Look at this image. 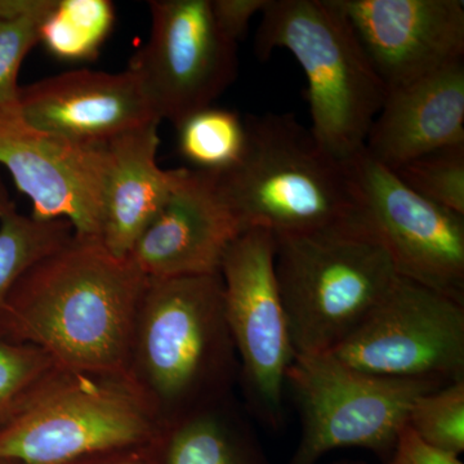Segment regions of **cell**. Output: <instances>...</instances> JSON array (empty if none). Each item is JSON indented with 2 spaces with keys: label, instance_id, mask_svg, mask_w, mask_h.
<instances>
[{
  "label": "cell",
  "instance_id": "15",
  "mask_svg": "<svg viewBox=\"0 0 464 464\" xmlns=\"http://www.w3.org/2000/svg\"><path fill=\"white\" fill-rule=\"evenodd\" d=\"M241 234L217 190L215 173L186 168L128 257L148 279L219 274L226 252Z\"/></svg>",
  "mask_w": 464,
  "mask_h": 464
},
{
  "label": "cell",
  "instance_id": "19",
  "mask_svg": "<svg viewBox=\"0 0 464 464\" xmlns=\"http://www.w3.org/2000/svg\"><path fill=\"white\" fill-rule=\"evenodd\" d=\"M72 235V225L63 219L41 221L21 215L7 197L0 200V308L21 276Z\"/></svg>",
  "mask_w": 464,
  "mask_h": 464
},
{
  "label": "cell",
  "instance_id": "6",
  "mask_svg": "<svg viewBox=\"0 0 464 464\" xmlns=\"http://www.w3.org/2000/svg\"><path fill=\"white\" fill-rule=\"evenodd\" d=\"M164 433L130 382L60 369L0 427V462L76 464L152 447Z\"/></svg>",
  "mask_w": 464,
  "mask_h": 464
},
{
  "label": "cell",
  "instance_id": "9",
  "mask_svg": "<svg viewBox=\"0 0 464 464\" xmlns=\"http://www.w3.org/2000/svg\"><path fill=\"white\" fill-rule=\"evenodd\" d=\"M328 355L375 377L464 380V304L398 276L362 325Z\"/></svg>",
  "mask_w": 464,
  "mask_h": 464
},
{
  "label": "cell",
  "instance_id": "20",
  "mask_svg": "<svg viewBox=\"0 0 464 464\" xmlns=\"http://www.w3.org/2000/svg\"><path fill=\"white\" fill-rule=\"evenodd\" d=\"M115 21L109 0H56L39 27V43L65 63H84L99 56Z\"/></svg>",
  "mask_w": 464,
  "mask_h": 464
},
{
  "label": "cell",
  "instance_id": "31",
  "mask_svg": "<svg viewBox=\"0 0 464 464\" xmlns=\"http://www.w3.org/2000/svg\"><path fill=\"white\" fill-rule=\"evenodd\" d=\"M7 197V195L5 194V192L2 191V188H0V200L3 199V198Z\"/></svg>",
  "mask_w": 464,
  "mask_h": 464
},
{
  "label": "cell",
  "instance_id": "1",
  "mask_svg": "<svg viewBox=\"0 0 464 464\" xmlns=\"http://www.w3.org/2000/svg\"><path fill=\"white\" fill-rule=\"evenodd\" d=\"M148 284L130 257L72 235L11 290L0 308V341L42 348L63 371L130 382Z\"/></svg>",
  "mask_w": 464,
  "mask_h": 464
},
{
  "label": "cell",
  "instance_id": "32",
  "mask_svg": "<svg viewBox=\"0 0 464 464\" xmlns=\"http://www.w3.org/2000/svg\"><path fill=\"white\" fill-rule=\"evenodd\" d=\"M0 464H5V463H2V462H0Z\"/></svg>",
  "mask_w": 464,
  "mask_h": 464
},
{
  "label": "cell",
  "instance_id": "25",
  "mask_svg": "<svg viewBox=\"0 0 464 464\" xmlns=\"http://www.w3.org/2000/svg\"><path fill=\"white\" fill-rule=\"evenodd\" d=\"M47 16L0 21V110L18 105V72L27 53L38 44L39 27Z\"/></svg>",
  "mask_w": 464,
  "mask_h": 464
},
{
  "label": "cell",
  "instance_id": "12",
  "mask_svg": "<svg viewBox=\"0 0 464 464\" xmlns=\"http://www.w3.org/2000/svg\"><path fill=\"white\" fill-rule=\"evenodd\" d=\"M0 164L32 200L34 218L63 219L76 237L101 239L108 143L43 132L24 121L17 105L0 110Z\"/></svg>",
  "mask_w": 464,
  "mask_h": 464
},
{
  "label": "cell",
  "instance_id": "22",
  "mask_svg": "<svg viewBox=\"0 0 464 464\" xmlns=\"http://www.w3.org/2000/svg\"><path fill=\"white\" fill-rule=\"evenodd\" d=\"M406 426L426 444L460 456L464 451V380L418 396Z\"/></svg>",
  "mask_w": 464,
  "mask_h": 464
},
{
  "label": "cell",
  "instance_id": "24",
  "mask_svg": "<svg viewBox=\"0 0 464 464\" xmlns=\"http://www.w3.org/2000/svg\"><path fill=\"white\" fill-rule=\"evenodd\" d=\"M60 371L42 348L0 341V427Z\"/></svg>",
  "mask_w": 464,
  "mask_h": 464
},
{
  "label": "cell",
  "instance_id": "7",
  "mask_svg": "<svg viewBox=\"0 0 464 464\" xmlns=\"http://www.w3.org/2000/svg\"><path fill=\"white\" fill-rule=\"evenodd\" d=\"M442 386L360 373L331 355L295 356L286 387L297 404L301 436L286 464H317L341 448L366 449L384 464L414 400Z\"/></svg>",
  "mask_w": 464,
  "mask_h": 464
},
{
  "label": "cell",
  "instance_id": "30",
  "mask_svg": "<svg viewBox=\"0 0 464 464\" xmlns=\"http://www.w3.org/2000/svg\"><path fill=\"white\" fill-rule=\"evenodd\" d=\"M332 464H368V463L362 462V460H350V459H346V460H338V462H334V463H332Z\"/></svg>",
  "mask_w": 464,
  "mask_h": 464
},
{
  "label": "cell",
  "instance_id": "23",
  "mask_svg": "<svg viewBox=\"0 0 464 464\" xmlns=\"http://www.w3.org/2000/svg\"><path fill=\"white\" fill-rule=\"evenodd\" d=\"M392 172L424 199L464 217V145L430 152Z\"/></svg>",
  "mask_w": 464,
  "mask_h": 464
},
{
  "label": "cell",
  "instance_id": "10",
  "mask_svg": "<svg viewBox=\"0 0 464 464\" xmlns=\"http://www.w3.org/2000/svg\"><path fill=\"white\" fill-rule=\"evenodd\" d=\"M344 166L353 218L386 249L399 276L464 304V217L424 199L364 150Z\"/></svg>",
  "mask_w": 464,
  "mask_h": 464
},
{
  "label": "cell",
  "instance_id": "8",
  "mask_svg": "<svg viewBox=\"0 0 464 464\" xmlns=\"http://www.w3.org/2000/svg\"><path fill=\"white\" fill-rule=\"evenodd\" d=\"M219 275L246 404L259 422L280 430L295 353L275 274L274 235L243 232L226 252Z\"/></svg>",
  "mask_w": 464,
  "mask_h": 464
},
{
  "label": "cell",
  "instance_id": "5",
  "mask_svg": "<svg viewBox=\"0 0 464 464\" xmlns=\"http://www.w3.org/2000/svg\"><path fill=\"white\" fill-rule=\"evenodd\" d=\"M256 52L289 51L307 78L311 133L342 164L364 150L387 91L333 0H268Z\"/></svg>",
  "mask_w": 464,
  "mask_h": 464
},
{
  "label": "cell",
  "instance_id": "14",
  "mask_svg": "<svg viewBox=\"0 0 464 464\" xmlns=\"http://www.w3.org/2000/svg\"><path fill=\"white\" fill-rule=\"evenodd\" d=\"M18 111L36 130L72 141L109 143L161 121L130 72L72 70L20 88Z\"/></svg>",
  "mask_w": 464,
  "mask_h": 464
},
{
  "label": "cell",
  "instance_id": "26",
  "mask_svg": "<svg viewBox=\"0 0 464 464\" xmlns=\"http://www.w3.org/2000/svg\"><path fill=\"white\" fill-rule=\"evenodd\" d=\"M268 0H210L213 18L226 38L237 43L246 35L250 20L261 14Z\"/></svg>",
  "mask_w": 464,
  "mask_h": 464
},
{
  "label": "cell",
  "instance_id": "29",
  "mask_svg": "<svg viewBox=\"0 0 464 464\" xmlns=\"http://www.w3.org/2000/svg\"><path fill=\"white\" fill-rule=\"evenodd\" d=\"M158 448L159 442L152 447L116 454L114 458L96 464H159Z\"/></svg>",
  "mask_w": 464,
  "mask_h": 464
},
{
  "label": "cell",
  "instance_id": "11",
  "mask_svg": "<svg viewBox=\"0 0 464 464\" xmlns=\"http://www.w3.org/2000/svg\"><path fill=\"white\" fill-rule=\"evenodd\" d=\"M149 42L130 70L160 121L179 124L212 106L237 74V43L217 26L210 0H152Z\"/></svg>",
  "mask_w": 464,
  "mask_h": 464
},
{
  "label": "cell",
  "instance_id": "2",
  "mask_svg": "<svg viewBox=\"0 0 464 464\" xmlns=\"http://www.w3.org/2000/svg\"><path fill=\"white\" fill-rule=\"evenodd\" d=\"M237 377L221 275L149 279L134 328L130 383L164 431L224 404Z\"/></svg>",
  "mask_w": 464,
  "mask_h": 464
},
{
  "label": "cell",
  "instance_id": "28",
  "mask_svg": "<svg viewBox=\"0 0 464 464\" xmlns=\"http://www.w3.org/2000/svg\"><path fill=\"white\" fill-rule=\"evenodd\" d=\"M56 0H0V21L47 16Z\"/></svg>",
  "mask_w": 464,
  "mask_h": 464
},
{
  "label": "cell",
  "instance_id": "21",
  "mask_svg": "<svg viewBox=\"0 0 464 464\" xmlns=\"http://www.w3.org/2000/svg\"><path fill=\"white\" fill-rule=\"evenodd\" d=\"M177 128L179 151L192 169L224 173L239 163L246 146V119L209 106L186 116Z\"/></svg>",
  "mask_w": 464,
  "mask_h": 464
},
{
  "label": "cell",
  "instance_id": "3",
  "mask_svg": "<svg viewBox=\"0 0 464 464\" xmlns=\"http://www.w3.org/2000/svg\"><path fill=\"white\" fill-rule=\"evenodd\" d=\"M239 163L215 173L217 190L241 232L299 234L341 224L355 209L344 164L293 114L246 119Z\"/></svg>",
  "mask_w": 464,
  "mask_h": 464
},
{
  "label": "cell",
  "instance_id": "4",
  "mask_svg": "<svg viewBox=\"0 0 464 464\" xmlns=\"http://www.w3.org/2000/svg\"><path fill=\"white\" fill-rule=\"evenodd\" d=\"M274 237L275 274L295 356L331 353L399 276L386 249L353 217Z\"/></svg>",
  "mask_w": 464,
  "mask_h": 464
},
{
  "label": "cell",
  "instance_id": "27",
  "mask_svg": "<svg viewBox=\"0 0 464 464\" xmlns=\"http://www.w3.org/2000/svg\"><path fill=\"white\" fill-rule=\"evenodd\" d=\"M384 464H463L459 456L426 444L408 426L400 432L395 449Z\"/></svg>",
  "mask_w": 464,
  "mask_h": 464
},
{
  "label": "cell",
  "instance_id": "17",
  "mask_svg": "<svg viewBox=\"0 0 464 464\" xmlns=\"http://www.w3.org/2000/svg\"><path fill=\"white\" fill-rule=\"evenodd\" d=\"M159 124L154 121L108 143L109 176L101 241L119 258L130 256L186 172V168L158 166Z\"/></svg>",
  "mask_w": 464,
  "mask_h": 464
},
{
  "label": "cell",
  "instance_id": "13",
  "mask_svg": "<svg viewBox=\"0 0 464 464\" xmlns=\"http://www.w3.org/2000/svg\"><path fill=\"white\" fill-rule=\"evenodd\" d=\"M387 92L464 57L462 0H333Z\"/></svg>",
  "mask_w": 464,
  "mask_h": 464
},
{
  "label": "cell",
  "instance_id": "18",
  "mask_svg": "<svg viewBox=\"0 0 464 464\" xmlns=\"http://www.w3.org/2000/svg\"><path fill=\"white\" fill-rule=\"evenodd\" d=\"M158 456L159 464H270L248 426L224 404L167 430Z\"/></svg>",
  "mask_w": 464,
  "mask_h": 464
},
{
  "label": "cell",
  "instance_id": "16",
  "mask_svg": "<svg viewBox=\"0 0 464 464\" xmlns=\"http://www.w3.org/2000/svg\"><path fill=\"white\" fill-rule=\"evenodd\" d=\"M464 145V61L387 92L366 136L364 151L399 169L438 150Z\"/></svg>",
  "mask_w": 464,
  "mask_h": 464
}]
</instances>
